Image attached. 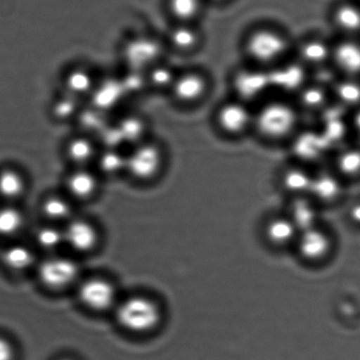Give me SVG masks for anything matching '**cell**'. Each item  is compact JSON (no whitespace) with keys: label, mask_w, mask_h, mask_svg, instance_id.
<instances>
[{"label":"cell","mask_w":360,"mask_h":360,"mask_svg":"<svg viewBox=\"0 0 360 360\" xmlns=\"http://www.w3.org/2000/svg\"><path fill=\"white\" fill-rule=\"evenodd\" d=\"M302 118L293 99L271 96L254 108L252 132L270 144H288L302 127Z\"/></svg>","instance_id":"cell-1"},{"label":"cell","mask_w":360,"mask_h":360,"mask_svg":"<svg viewBox=\"0 0 360 360\" xmlns=\"http://www.w3.org/2000/svg\"><path fill=\"white\" fill-rule=\"evenodd\" d=\"M293 45L288 34L278 27L259 25L244 34L242 51L248 64L270 70L292 57Z\"/></svg>","instance_id":"cell-2"},{"label":"cell","mask_w":360,"mask_h":360,"mask_svg":"<svg viewBox=\"0 0 360 360\" xmlns=\"http://www.w3.org/2000/svg\"><path fill=\"white\" fill-rule=\"evenodd\" d=\"M167 162L165 146L152 137L127 150L125 174L139 183H148L160 176Z\"/></svg>","instance_id":"cell-3"},{"label":"cell","mask_w":360,"mask_h":360,"mask_svg":"<svg viewBox=\"0 0 360 360\" xmlns=\"http://www.w3.org/2000/svg\"><path fill=\"white\" fill-rule=\"evenodd\" d=\"M167 47L164 38L153 34H135L127 38L119 49L124 69L146 72L156 63L166 59Z\"/></svg>","instance_id":"cell-4"},{"label":"cell","mask_w":360,"mask_h":360,"mask_svg":"<svg viewBox=\"0 0 360 360\" xmlns=\"http://www.w3.org/2000/svg\"><path fill=\"white\" fill-rule=\"evenodd\" d=\"M229 86L231 96L254 108L274 96L270 71L248 63L233 70Z\"/></svg>","instance_id":"cell-5"},{"label":"cell","mask_w":360,"mask_h":360,"mask_svg":"<svg viewBox=\"0 0 360 360\" xmlns=\"http://www.w3.org/2000/svg\"><path fill=\"white\" fill-rule=\"evenodd\" d=\"M212 82L204 70L188 68L179 70L167 96L174 106L192 108L199 106L211 92Z\"/></svg>","instance_id":"cell-6"},{"label":"cell","mask_w":360,"mask_h":360,"mask_svg":"<svg viewBox=\"0 0 360 360\" xmlns=\"http://www.w3.org/2000/svg\"><path fill=\"white\" fill-rule=\"evenodd\" d=\"M212 121L224 137L242 138L253 131L254 107L231 96L217 106Z\"/></svg>","instance_id":"cell-7"},{"label":"cell","mask_w":360,"mask_h":360,"mask_svg":"<svg viewBox=\"0 0 360 360\" xmlns=\"http://www.w3.org/2000/svg\"><path fill=\"white\" fill-rule=\"evenodd\" d=\"M337 247L334 234L321 224L300 232L293 251L303 264L309 266H323L330 261Z\"/></svg>","instance_id":"cell-8"},{"label":"cell","mask_w":360,"mask_h":360,"mask_svg":"<svg viewBox=\"0 0 360 360\" xmlns=\"http://www.w3.org/2000/svg\"><path fill=\"white\" fill-rule=\"evenodd\" d=\"M292 162L316 169L324 166L325 158L330 159L331 149L316 127H302L288 143Z\"/></svg>","instance_id":"cell-9"},{"label":"cell","mask_w":360,"mask_h":360,"mask_svg":"<svg viewBox=\"0 0 360 360\" xmlns=\"http://www.w3.org/2000/svg\"><path fill=\"white\" fill-rule=\"evenodd\" d=\"M270 71L274 96L293 99L312 79V72L293 56Z\"/></svg>","instance_id":"cell-10"},{"label":"cell","mask_w":360,"mask_h":360,"mask_svg":"<svg viewBox=\"0 0 360 360\" xmlns=\"http://www.w3.org/2000/svg\"><path fill=\"white\" fill-rule=\"evenodd\" d=\"M160 318L156 304L143 297L125 300L117 310V320L121 326L137 333L152 330L158 324Z\"/></svg>","instance_id":"cell-11"},{"label":"cell","mask_w":360,"mask_h":360,"mask_svg":"<svg viewBox=\"0 0 360 360\" xmlns=\"http://www.w3.org/2000/svg\"><path fill=\"white\" fill-rule=\"evenodd\" d=\"M333 40L312 34L302 38L293 45L292 56L314 72L331 68Z\"/></svg>","instance_id":"cell-12"},{"label":"cell","mask_w":360,"mask_h":360,"mask_svg":"<svg viewBox=\"0 0 360 360\" xmlns=\"http://www.w3.org/2000/svg\"><path fill=\"white\" fill-rule=\"evenodd\" d=\"M346 184L330 165L321 166L314 170L309 195L321 208L333 207L344 200Z\"/></svg>","instance_id":"cell-13"},{"label":"cell","mask_w":360,"mask_h":360,"mask_svg":"<svg viewBox=\"0 0 360 360\" xmlns=\"http://www.w3.org/2000/svg\"><path fill=\"white\" fill-rule=\"evenodd\" d=\"M100 150L101 146L96 138L76 131L65 139L61 153L69 167H93Z\"/></svg>","instance_id":"cell-14"},{"label":"cell","mask_w":360,"mask_h":360,"mask_svg":"<svg viewBox=\"0 0 360 360\" xmlns=\"http://www.w3.org/2000/svg\"><path fill=\"white\" fill-rule=\"evenodd\" d=\"M331 69L338 77L360 79V37L333 40Z\"/></svg>","instance_id":"cell-15"},{"label":"cell","mask_w":360,"mask_h":360,"mask_svg":"<svg viewBox=\"0 0 360 360\" xmlns=\"http://www.w3.org/2000/svg\"><path fill=\"white\" fill-rule=\"evenodd\" d=\"M262 233L267 245L278 251L292 250L300 234L284 212L269 217L264 223Z\"/></svg>","instance_id":"cell-16"},{"label":"cell","mask_w":360,"mask_h":360,"mask_svg":"<svg viewBox=\"0 0 360 360\" xmlns=\"http://www.w3.org/2000/svg\"><path fill=\"white\" fill-rule=\"evenodd\" d=\"M99 77L89 65H72L62 75L61 91L86 103L96 89Z\"/></svg>","instance_id":"cell-17"},{"label":"cell","mask_w":360,"mask_h":360,"mask_svg":"<svg viewBox=\"0 0 360 360\" xmlns=\"http://www.w3.org/2000/svg\"><path fill=\"white\" fill-rule=\"evenodd\" d=\"M127 100L119 75L100 76L96 89L86 103L110 115L118 110Z\"/></svg>","instance_id":"cell-18"},{"label":"cell","mask_w":360,"mask_h":360,"mask_svg":"<svg viewBox=\"0 0 360 360\" xmlns=\"http://www.w3.org/2000/svg\"><path fill=\"white\" fill-rule=\"evenodd\" d=\"M323 208L309 195L288 198L284 213L299 230H309L321 225Z\"/></svg>","instance_id":"cell-19"},{"label":"cell","mask_w":360,"mask_h":360,"mask_svg":"<svg viewBox=\"0 0 360 360\" xmlns=\"http://www.w3.org/2000/svg\"><path fill=\"white\" fill-rule=\"evenodd\" d=\"M163 38L169 51L181 55L194 53L204 41L197 23H173Z\"/></svg>","instance_id":"cell-20"},{"label":"cell","mask_w":360,"mask_h":360,"mask_svg":"<svg viewBox=\"0 0 360 360\" xmlns=\"http://www.w3.org/2000/svg\"><path fill=\"white\" fill-rule=\"evenodd\" d=\"M114 122L127 150L152 138L149 119L141 112H121Z\"/></svg>","instance_id":"cell-21"},{"label":"cell","mask_w":360,"mask_h":360,"mask_svg":"<svg viewBox=\"0 0 360 360\" xmlns=\"http://www.w3.org/2000/svg\"><path fill=\"white\" fill-rule=\"evenodd\" d=\"M302 114L313 115L317 117L333 100L330 84L311 79L310 82L293 98Z\"/></svg>","instance_id":"cell-22"},{"label":"cell","mask_w":360,"mask_h":360,"mask_svg":"<svg viewBox=\"0 0 360 360\" xmlns=\"http://www.w3.org/2000/svg\"><path fill=\"white\" fill-rule=\"evenodd\" d=\"M314 170L309 167L292 162L283 167L279 173V187L288 198L309 195Z\"/></svg>","instance_id":"cell-23"},{"label":"cell","mask_w":360,"mask_h":360,"mask_svg":"<svg viewBox=\"0 0 360 360\" xmlns=\"http://www.w3.org/2000/svg\"><path fill=\"white\" fill-rule=\"evenodd\" d=\"M78 276V267L68 258L55 257L44 262L39 268V277L51 288H63L71 284Z\"/></svg>","instance_id":"cell-24"},{"label":"cell","mask_w":360,"mask_h":360,"mask_svg":"<svg viewBox=\"0 0 360 360\" xmlns=\"http://www.w3.org/2000/svg\"><path fill=\"white\" fill-rule=\"evenodd\" d=\"M330 166L346 183L360 178V144L349 142L331 153Z\"/></svg>","instance_id":"cell-25"},{"label":"cell","mask_w":360,"mask_h":360,"mask_svg":"<svg viewBox=\"0 0 360 360\" xmlns=\"http://www.w3.org/2000/svg\"><path fill=\"white\" fill-rule=\"evenodd\" d=\"M100 179L94 167H69L65 177V188L73 198H89L98 191Z\"/></svg>","instance_id":"cell-26"},{"label":"cell","mask_w":360,"mask_h":360,"mask_svg":"<svg viewBox=\"0 0 360 360\" xmlns=\"http://www.w3.org/2000/svg\"><path fill=\"white\" fill-rule=\"evenodd\" d=\"M79 298L89 309L101 311L114 303L115 292L110 283L103 279H90L80 288Z\"/></svg>","instance_id":"cell-27"},{"label":"cell","mask_w":360,"mask_h":360,"mask_svg":"<svg viewBox=\"0 0 360 360\" xmlns=\"http://www.w3.org/2000/svg\"><path fill=\"white\" fill-rule=\"evenodd\" d=\"M85 103V101L60 90L49 104V117L58 124L75 123Z\"/></svg>","instance_id":"cell-28"},{"label":"cell","mask_w":360,"mask_h":360,"mask_svg":"<svg viewBox=\"0 0 360 360\" xmlns=\"http://www.w3.org/2000/svg\"><path fill=\"white\" fill-rule=\"evenodd\" d=\"M332 24L339 37H360V6L342 3L332 13Z\"/></svg>","instance_id":"cell-29"},{"label":"cell","mask_w":360,"mask_h":360,"mask_svg":"<svg viewBox=\"0 0 360 360\" xmlns=\"http://www.w3.org/2000/svg\"><path fill=\"white\" fill-rule=\"evenodd\" d=\"M330 91L332 100L345 110L352 112L360 108V79L337 76Z\"/></svg>","instance_id":"cell-30"},{"label":"cell","mask_w":360,"mask_h":360,"mask_svg":"<svg viewBox=\"0 0 360 360\" xmlns=\"http://www.w3.org/2000/svg\"><path fill=\"white\" fill-rule=\"evenodd\" d=\"M93 167L101 177H115L119 174H125L127 150L101 148Z\"/></svg>","instance_id":"cell-31"},{"label":"cell","mask_w":360,"mask_h":360,"mask_svg":"<svg viewBox=\"0 0 360 360\" xmlns=\"http://www.w3.org/2000/svg\"><path fill=\"white\" fill-rule=\"evenodd\" d=\"M27 180L22 169L15 166L0 169V197L6 200H16L25 193Z\"/></svg>","instance_id":"cell-32"},{"label":"cell","mask_w":360,"mask_h":360,"mask_svg":"<svg viewBox=\"0 0 360 360\" xmlns=\"http://www.w3.org/2000/svg\"><path fill=\"white\" fill-rule=\"evenodd\" d=\"M177 70L167 59L156 63L146 72L149 92L155 94H169L174 80H176Z\"/></svg>","instance_id":"cell-33"},{"label":"cell","mask_w":360,"mask_h":360,"mask_svg":"<svg viewBox=\"0 0 360 360\" xmlns=\"http://www.w3.org/2000/svg\"><path fill=\"white\" fill-rule=\"evenodd\" d=\"M65 240L78 251H89L96 245L97 234L90 224L76 220L68 226L64 233Z\"/></svg>","instance_id":"cell-34"},{"label":"cell","mask_w":360,"mask_h":360,"mask_svg":"<svg viewBox=\"0 0 360 360\" xmlns=\"http://www.w3.org/2000/svg\"><path fill=\"white\" fill-rule=\"evenodd\" d=\"M167 11L173 23H197L202 12V0H167Z\"/></svg>","instance_id":"cell-35"},{"label":"cell","mask_w":360,"mask_h":360,"mask_svg":"<svg viewBox=\"0 0 360 360\" xmlns=\"http://www.w3.org/2000/svg\"><path fill=\"white\" fill-rule=\"evenodd\" d=\"M2 263L9 270L20 271L26 270L33 263L34 256L29 248L23 245H12L2 252Z\"/></svg>","instance_id":"cell-36"},{"label":"cell","mask_w":360,"mask_h":360,"mask_svg":"<svg viewBox=\"0 0 360 360\" xmlns=\"http://www.w3.org/2000/svg\"><path fill=\"white\" fill-rule=\"evenodd\" d=\"M119 78L127 99L149 93L146 72L124 69V72L119 75Z\"/></svg>","instance_id":"cell-37"},{"label":"cell","mask_w":360,"mask_h":360,"mask_svg":"<svg viewBox=\"0 0 360 360\" xmlns=\"http://www.w3.org/2000/svg\"><path fill=\"white\" fill-rule=\"evenodd\" d=\"M23 225L20 210L11 205L0 208V236H11L18 233Z\"/></svg>","instance_id":"cell-38"},{"label":"cell","mask_w":360,"mask_h":360,"mask_svg":"<svg viewBox=\"0 0 360 360\" xmlns=\"http://www.w3.org/2000/svg\"><path fill=\"white\" fill-rule=\"evenodd\" d=\"M43 210L48 218L60 220L68 218L71 212V205L65 198L52 195L44 201Z\"/></svg>","instance_id":"cell-39"},{"label":"cell","mask_w":360,"mask_h":360,"mask_svg":"<svg viewBox=\"0 0 360 360\" xmlns=\"http://www.w3.org/2000/svg\"><path fill=\"white\" fill-rule=\"evenodd\" d=\"M37 242L44 249H54L65 240L64 233L53 227H44L37 233Z\"/></svg>","instance_id":"cell-40"},{"label":"cell","mask_w":360,"mask_h":360,"mask_svg":"<svg viewBox=\"0 0 360 360\" xmlns=\"http://www.w3.org/2000/svg\"><path fill=\"white\" fill-rule=\"evenodd\" d=\"M349 124L352 137L355 138V142L360 144V108L349 113Z\"/></svg>","instance_id":"cell-41"},{"label":"cell","mask_w":360,"mask_h":360,"mask_svg":"<svg viewBox=\"0 0 360 360\" xmlns=\"http://www.w3.org/2000/svg\"><path fill=\"white\" fill-rule=\"evenodd\" d=\"M15 351L8 339L0 337V360H13Z\"/></svg>","instance_id":"cell-42"},{"label":"cell","mask_w":360,"mask_h":360,"mask_svg":"<svg viewBox=\"0 0 360 360\" xmlns=\"http://www.w3.org/2000/svg\"><path fill=\"white\" fill-rule=\"evenodd\" d=\"M349 221L355 226L360 227V200L353 202L347 211Z\"/></svg>","instance_id":"cell-43"},{"label":"cell","mask_w":360,"mask_h":360,"mask_svg":"<svg viewBox=\"0 0 360 360\" xmlns=\"http://www.w3.org/2000/svg\"><path fill=\"white\" fill-rule=\"evenodd\" d=\"M215 1H223V0H215Z\"/></svg>","instance_id":"cell-44"},{"label":"cell","mask_w":360,"mask_h":360,"mask_svg":"<svg viewBox=\"0 0 360 360\" xmlns=\"http://www.w3.org/2000/svg\"><path fill=\"white\" fill-rule=\"evenodd\" d=\"M65 360H68V359H65Z\"/></svg>","instance_id":"cell-45"}]
</instances>
